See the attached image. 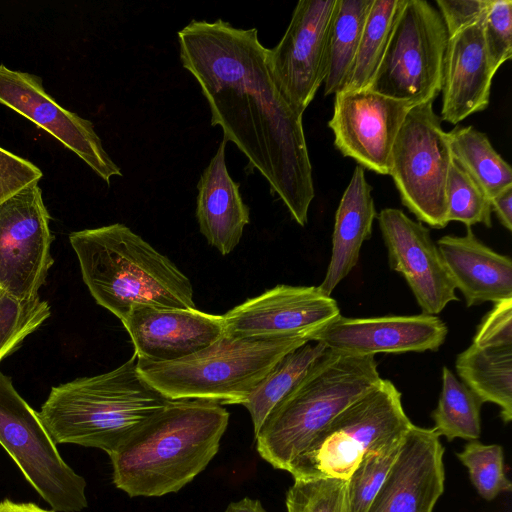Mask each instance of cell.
<instances>
[{
    "instance_id": "obj_1",
    "label": "cell",
    "mask_w": 512,
    "mask_h": 512,
    "mask_svg": "<svg viewBox=\"0 0 512 512\" xmlns=\"http://www.w3.org/2000/svg\"><path fill=\"white\" fill-rule=\"evenodd\" d=\"M182 66L206 98L211 125L233 142L305 226L314 198L312 166L302 116L271 74L256 28L193 20L178 33Z\"/></svg>"
},
{
    "instance_id": "obj_2",
    "label": "cell",
    "mask_w": 512,
    "mask_h": 512,
    "mask_svg": "<svg viewBox=\"0 0 512 512\" xmlns=\"http://www.w3.org/2000/svg\"><path fill=\"white\" fill-rule=\"evenodd\" d=\"M229 412L205 400H169L109 456L115 486L130 497L174 493L217 454Z\"/></svg>"
},
{
    "instance_id": "obj_3",
    "label": "cell",
    "mask_w": 512,
    "mask_h": 512,
    "mask_svg": "<svg viewBox=\"0 0 512 512\" xmlns=\"http://www.w3.org/2000/svg\"><path fill=\"white\" fill-rule=\"evenodd\" d=\"M69 241L90 294L120 321L141 307L196 308L190 279L126 225L75 231Z\"/></svg>"
},
{
    "instance_id": "obj_4",
    "label": "cell",
    "mask_w": 512,
    "mask_h": 512,
    "mask_svg": "<svg viewBox=\"0 0 512 512\" xmlns=\"http://www.w3.org/2000/svg\"><path fill=\"white\" fill-rule=\"evenodd\" d=\"M137 360L134 353L109 372L52 387L37 413L55 444L97 448L110 455L169 402L142 377Z\"/></svg>"
},
{
    "instance_id": "obj_5",
    "label": "cell",
    "mask_w": 512,
    "mask_h": 512,
    "mask_svg": "<svg viewBox=\"0 0 512 512\" xmlns=\"http://www.w3.org/2000/svg\"><path fill=\"white\" fill-rule=\"evenodd\" d=\"M381 379L374 356L326 348L255 435L259 455L289 472L315 437Z\"/></svg>"
},
{
    "instance_id": "obj_6",
    "label": "cell",
    "mask_w": 512,
    "mask_h": 512,
    "mask_svg": "<svg viewBox=\"0 0 512 512\" xmlns=\"http://www.w3.org/2000/svg\"><path fill=\"white\" fill-rule=\"evenodd\" d=\"M309 333L268 338L223 334L208 347L179 360L151 362L137 358V368L169 400L242 405L279 360L310 342Z\"/></svg>"
},
{
    "instance_id": "obj_7",
    "label": "cell",
    "mask_w": 512,
    "mask_h": 512,
    "mask_svg": "<svg viewBox=\"0 0 512 512\" xmlns=\"http://www.w3.org/2000/svg\"><path fill=\"white\" fill-rule=\"evenodd\" d=\"M413 423L387 379L340 412L289 470L294 479H348L364 456L399 444Z\"/></svg>"
},
{
    "instance_id": "obj_8",
    "label": "cell",
    "mask_w": 512,
    "mask_h": 512,
    "mask_svg": "<svg viewBox=\"0 0 512 512\" xmlns=\"http://www.w3.org/2000/svg\"><path fill=\"white\" fill-rule=\"evenodd\" d=\"M448 33L426 0H403L382 59L365 88L411 106L441 92Z\"/></svg>"
},
{
    "instance_id": "obj_9",
    "label": "cell",
    "mask_w": 512,
    "mask_h": 512,
    "mask_svg": "<svg viewBox=\"0 0 512 512\" xmlns=\"http://www.w3.org/2000/svg\"><path fill=\"white\" fill-rule=\"evenodd\" d=\"M433 101L412 106L397 134L389 175L402 204L435 229L447 226L446 184L452 155Z\"/></svg>"
},
{
    "instance_id": "obj_10",
    "label": "cell",
    "mask_w": 512,
    "mask_h": 512,
    "mask_svg": "<svg viewBox=\"0 0 512 512\" xmlns=\"http://www.w3.org/2000/svg\"><path fill=\"white\" fill-rule=\"evenodd\" d=\"M0 444L54 511L80 512L87 507L85 479L62 459L38 413L1 371Z\"/></svg>"
},
{
    "instance_id": "obj_11",
    "label": "cell",
    "mask_w": 512,
    "mask_h": 512,
    "mask_svg": "<svg viewBox=\"0 0 512 512\" xmlns=\"http://www.w3.org/2000/svg\"><path fill=\"white\" fill-rule=\"evenodd\" d=\"M50 215L38 183L0 203V289L26 301L38 297L54 260Z\"/></svg>"
},
{
    "instance_id": "obj_12",
    "label": "cell",
    "mask_w": 512,
    "mask_h": 512,
    "mask_svg": "<svg viewBox=\"0 0 512 512\" xmlns=\"http://www.w3.org/2000/svg\"><path fill=\"white\" fill-rule=\"evenodd\" d=\"M336 0H300L279 43L268 49L273 79L301 114L325 77L326 43Z\"/></svg>"
},
{
    "instance_id": "obj_13",
    "label": "cell",
    "mask_w": 512,
    "mask_h": 512,
    "mask_svg": "<svg viewBox=\"0 0 512 512\" xmlns=\"http://www.w3.org/2000/svg\"><path fill=\"white\" fill-rule=\"evenodd\" d=\"M411 107L367 88L337 92L328 122L335 147L363 169L389 175L394 142Z\"/></svg>"
},
{
    "instance_id": "obj_14",
    "label": "cell",
    "mask_w": 512,
    "mask_h": 512,
    "mask_svg": "<svg viewBox=\"0 0 512 512\" xmlns=\"http://www.w3.org/2000/svg\"><path fill=\"white\" fill-rule=\"evenodd\" d=\"M0 104L16 111L44 129L83 160L101 179L110 183L122 176L102 145L93 124L61 107L31 73L0 64Z\"/></svg>"
},
{
    "instance_id": "obj_15",
    "label": "cell",
    "mask_w": 512,
    "mask_h": 512,
    "mask_svg": "<svg viewBox=\"0 0 512 512\" xmlns=\"http://www.w3.org/2000/svg\"><path fill=\"white\" fill-rule=\"evenodd\" d=\"M340 315L336 300L318 286L280 284L222 315L223 334L268 338L309 333Z\"/></svg>"
},
{
    "instance_id": "obj_16",
    "label": "cell",
    "mask_w": 512,
    "mask_h": 512,
    "mask_svg": "<svg viewBox=\"0 0 512 512\" xmlns=\"http://www.w3.org/2000/svg\"><path fill=\"white\" fill-rule=\"evenodd\" d=\"M376 218L390 269L402 274L422 312L437 315L458 301L429 229L397 208L382 209Z\"/></svg>"
},
{
    "instance_id": "obj_17",
    "label": "cell",
    "mask_w": 512,
    "mask_h": 512,
    "mask_svg": "<svg viewBox=\"0 0 512 512\" xmlns=\"http://www.w3.org/2000/svg\"><path fill=\"white\" fill-rule=\"evenodd\" d=\"M448 334L436 315H389L368 318L339 316L309 333L310 342L359 356L377 353L437 351Z\"/></svg>"
},
{
    "instance_id": "obj_18",
    "label": "cell",
    "mask_w": 512,
    "mask_h": 512,
    "mask_svg": "<svg viewBox=\"0 0 512 512\" xmlns=\"http://www.w3.org/2000/svg\"><path fill=\"white\" fill-rule=\"evenodd\" d=\"M443 456L437 432L412 424L366 512H433L444 491Z\"/></svg>"
},
{
    "instance_id": "obj_19",
    "label": "cell",
    "mask_w": 512,
    "mask_h": 512,
    "mask_svg": "<svg viewBox=\"0 0 512 512\" xmlns=\"http://www.w3.org/2000/svg\"><path fill=\"white\" fill-rule=\"evenodd\" d=\"M121 322L137 358L151 362L188 357L223 335L222 315L196 308L141 307Z\"/></svg>"
},
{
    "instance_id": "obj_20",
    "label": "cell",
    "mask_w": 512,
    "mask_h": 512,
    "mask_svg": "<svg viewBox=\"0 0 512 512\" xmlns=\"http://www.w3.org/2000/svg\"><path fill=\"white\" fill-rule=\"evenodd\" d=\"M483 20L448 39L442 72L441 120L450 124L456 125L485 110L490 103L497 70L486 49Z\"/></svg>"
},
{
    "instance_id": "obj_21",
    "label": "cell",
    "mask_w": 512,
    "mask_h": 512,
    "mask_svg": "<svg viewBox=\"0 0 512 512\" xmlns=\"http://www.w3.org/2000/svg\"><path fill=\"white\" fill-rule=\"evenodd\" d=\"M443 264L466 306L512 298V261L494 251L467 227L463 236L445 235L436 242Z\"/></svg>"
},
{
    "instance_id": "obj_22",
    "label": "cell",
    "mask_w": 512,
    "mask_h": 512,
    "mask_svg": "<svg viewBox=\"0 0 512 512\" xmlns=\"http://www.w3.org/2000/svg\"><path fill=\"white\" fill-rule=\"evenodd\" d=\"M226 140L202 172L197 184L196 218L201 234L222 255H228L239 244L249 223V207L244 203L239 184L229 175Z\"/></svg>"
},
{
    "instance_id": "obj_23",
    "label": "cell",
    "mask_w": 512,
    "mask_h": 512,
    "mask_svg": "<svg viewBox=\"0 0 512 512\" xmlns=\"http://www.w3.org/2000/svg\"><path fill=\"white\" fill-rule=\"evenodd\" d=\"M365 169L357 165L335 213L332 253L318 288L330 296L358 263L362 244L370 239L377 212Z\"/></svg>"
},
{
    "instance_id": "obj_24",
    "label": "cell",
    "mask_w": 512,
    "mask_h": 512,
    "mask_svg": "<svg viewBox=\"0 0 512 512\" xmlns=\"http://www.w3.org/2000/svg\"><path fill=\"white\" fill-rule=\"evenodd\" d=\"M455 368L482 403L498 405L504 423L512 420V346L483 349L471 344L458 354Z\"/></svg>"
},
{
    "instance_id": "obj_25",
    "label": "cell",
    "mask_w": 512,
    "mask_h": 512,
    "mask_svg": "<svg viewBox=\"0 0 512 512\" xmlns=\"http://www.w3.org/2000/svg\"><path fill=\"white\" fill-rule=\"evenodd\" d=\"M372 3L373 0H336L326 43L325 95H335L345 87Z\"/></svg>"
},
{
    "instance_id": "obj_26",
    "label": "cell",
    "mask_w": 512,
    "mask_h": 512,
    "mask_svg": "<svg viewBox=\"0 0 512 512\" xmlns=\"http://www.w3.org/2000/svg\"><path fill=\"white\" fill-rule=\"evenodd\" d=\"M452 159L479 185L489 199L512 187V169L493 148L487 135L473 126L447 132Z\"/></svg>"
},
{
    "instance_id": "obj_27",
    "label": "cell",
    "mask_w": 512,
    "mask_h": 512,
    "mask_svg": "<svg viewBox=\"0 0 512 512\" xmlns=\"http://www.w3.org/2000/svg\"><path fill=\"white\" fill-rule=\"evenodd\" d=\"M325 349L320 343L308 342L286 354L259 382L242 404L250 414L254 436Z\"/></svg>"
},
{
    "instance_id": "obj_28",
    "label": "cell",
    "mask_w": 512,
    "mask_h": 512,
    "mask_svg": "<svg viewBox=\"0 0 512 512\" xmlns=\"http://www.w3.org/2000/svg\"><path fill=\"white\" fill-rule=\"evenodd\" d=\"M482 401L446 366L442 369V389L432 412L434 430L448 441H472L481 435Z\"/></svg>"
},
{
    "instance_id": "obj_29",
    "label": "cell",
    "mask_w": 512,
    "mask_h": 512,
    "mask_svg": "<svg viewBox=\"0 0 512 512\" xmlns=\"http://www.w3.org/2000/svg\"><path fill=\"white\" fill-rule=\"evenodd\" d=\"M403 0H373L366 17L349 79L342 90L367 86L384 54Z\"/></svg>"
},
{
    "instance_id": "obj_30",
    "label": "cell",
    "mask_w": 512,
    "mask_h": 512,
    "mask_svg": "<svg viewBox=\"0 0 512 512\" xmlns=\"http://www.w3.org/2000/svg\"><path fill=\"white\" fill-rule=\"evenodd\" d=\"M491 203L479 185L452 159L446 184V218L466 227L483 224L490 228Z\"/></svg>"
},
{
    "instance_id": "obj_31",
    "label": "cell",
    "mask_w": 512,
    "mask_h": 512,
    "mask_svg": "<svg viewBox=\"0 0 512 512\" xmlns=\"http://www.w3.org/2000/svg\"><path fill=\"white\" fill-rule=\"evenodd\" d=\"M50 313L48 302L39 296L21 301L3 292L0 295V361L14 352Z\"/></svg>"
},
{
    "instance_id": "obj_32",
    "label": "cell",
    "mask_w": 512,
    "mask_h": 512,
    "mask_svg": "<svg viewBox=\"0 0 512 512\" xmlns=\"http://www.w3.org/2000/svg\"><path fill=\"white\" fill-rule=\"evenodd\" d=\"M457 457L468 469L470 480L483 499L490 501L500 493L511 490L500 445H486L478 440L468 441L464 449L457 453Z\"/></svg>"
},
{
    "instance_id": "obj_33",
    "label": "cell",
    "mask_w": 512,
    "mask_h": 512,
    "mask_svg": "<svg viewBox=\"0 0 512 512\" xmlns=\"http://www.w3.org/2000/svg\"><path fill=\"white\" fill-rule=\"evenodd\" d=\"M287 512H349L347 480L294 479L286 493Z\"/></svg>"
},
{
    "instance_id": "obj_34",
    "label": "cell",
    "mask_w": 512,
    "mask_h": 512,
    "mask_svg": "<svg viewBox=\"0 0 512 512\" xmlns=\"http://www.w3.org/2000/svg\"><path fill=\"white\" fill-rule=\"evenodd\" d=\"M401 442L385 450L367 454L359 462L347 479L349 512L367 511L396 459Z\"/></svg>"
},
{
    "instance_id": "obj_35",
    "label": "cell",
    "mask_w": 512,
    "mask_h": 512,
    "mask_svg": "<svg viewBox=\"0 0 512 512\" xmlns=\"http://www.w3.org/2000/svg\"><path fill=\"white\" fill-rule=\"evenodd\" d=\"M483 37L496 70L512 56V1L491 0L483 20Z\"/></svg>"
},
{
    "instance_id": "obj_36",
    "label": "cell",
    "mask_w": 512,
    "mask_h": 512,
    "mask_svg": "<svg viewBox=\"0 0 512 512\" xmlns=\"http://www.w3.org/2000/svg\"><path fill=\"white\" fill-rule=\"evenodd\" d=\"M472 344L483 349L512 346V298L494 303L478 326Z\"/></svg>"
},
{
    "instance_id": "obj_37",
    "label": "cell",
    "mask_w": 512,
    "mask_h": 512,
    "mask_svg": "<svg viewBox=\"0 0 512 512\" xmlns=\"http://www.w3.org/2000/svg\"><path fill=\"white\" fill-rule=\"evenodd\" d=\"M43 173L31 161L0 147V203L33 183Z\"/></svg>"
},
{
    "instance_id": "obj_38",
    "label": "cell",
    "mask_w": 512,
    "mask_h": 512,
    "mask_svg": "<svg viewBox=\"0 0 512 512\" xmlns=\"http://www.w3.org/2000/svg\"><path fill=\"white\" fill-rule=\"evenodd\" d=\"M491 0H437L448 36L484 19Z\"/></svg>"
},
{
    "instance_id": "obj_39",
    "label": "cell",
    "mask_w": 512,
    "mask_h": 512,
    "mask_svg": "<svg viewBox=\"0 0 512 512\" xmlns=\"http://www.w3.org/2000/svg\"><path fill=\"white\" fill-rule=\"evenodd\" d=\"M490 203L492 212H495L501 225L512 231V187L491 198Z\"/></svg>"
},
{
    "instance_id": "obj_40",
    "label": "cell",
    "mask_w": 512,
    "mask_h": 512,
    "mask_svg": "<svg viewBox=\"0 0 512 512\" xmlns=\"http://www.w3.org/2000/svg\"><path fill=\"white\" fill-rule=\"evenodd\" d=\"M224 512H267L257 499L244 497L239 501L228 504Z\"/></svg>"
},
{
    "instance_id": "obj_41",
    "label": "cell",
    "mask_w": 512,
    "mask_h": 512,
    "mask_svg": "<svg viewBox=\"0 0 512 512\" xmlns=\"http://www.w3.org/2000/svg\"><path fill=\"white\" fill-rule=\"evenodd\" d=\"M0 512H51L34 503H18L8 499L0 501Z\"/></svg>"
},
{
    "instance_id": "obj_42",
    "label": "cell",
    "mask_w": 512,
    "mask_h": 512,
    "mask_svg": "<svg viewBox=\"0 0 512 512\" xmlns=\"http://www.w3.org/2000/svg\"><path fill=\"white\" fill-rule=\"evenodd\" d=\"M3 293V291L0 289V295Z\"/></svg>"
}]
</instances>
